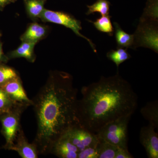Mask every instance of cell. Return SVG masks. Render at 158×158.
Wrapping results in <instances>:
<instances>
[{
    "instance_id": "6da1fadb",
    "label": "cell",
    "mask_w": 158,
    "mask_h": 158,
    "mask_svg": "<svg viewBox=\"0 0 158 158\" xmlns=\"http://www.w3.org/2000/svg\"><path fill=\"white\" fill-rule=\"evenodd\" d=\"M77 94L72 76L53 71L32 100L37 123L33 143L39 154L50 153L55 142L69 130L79 125Z\"/></svg>"
},
{
    "instance_id": "7a4b0ae2",
    "label": "cell",
    "mask_w": 158,
    "mask_h": 158,
    "mask_svg": "<svg viewBox=\"0 0 158 158\" xmlns=\"http://www.w3.org/2000/svg\"><path fill=\"white\" fill-rule=\"evenodd\" d=\"M81 92L77 110L79 125L95 134L109 123L132 115L138 106L137 94L118 73L102 76L98 81L83 87Z\"/></svg>"
},
{
    "instance_id": "3957f363",
    "label": "cell",
    "mask_w": 158,
    "mask_h": 158,
    "mask_svg": "<svg viewBox=\"0 0 158 158\" xmlns=\"http://www.w3.org/2000/svg\"><path fill=\"white\" fill-rule=\"evenodd\" d=\"M133 48L139 47L148 48L158 53L157 5L148 6L140 19L135 33Z\"/></svg>"
},
{
    "instance_id": "277c9868",
    "label": "cell",
    "mask_w": 158,
    "mask_h": 158,
    "mask_svg": "<svg viewBox=\"0 0 158 158\" xmlns=\"http://www.w3.org/2000/svg\"><path fill=\"white\" fill-rule=\"evenodd\" d=\"M131 116H122L106 124L96 133L98 138L117 147L128 148V126Z\"/></svg>"
},
{
    "instance_id": "5b68a950",
    "label": "cell",
    "mask_w": 158,
    "mask_h": 158,
    "mask_svg": "<svg viewBox=\"0 0 158 158\" xmlns=\"http://www.w3.org/2000/svg\"><path fill=\"white\" fill-rule=\"evenodd\" d=\"M39 19L44 22H49L61 25L71 29L77 36L86 40L94 52H97L96 47L90 39L80 33L81 31V23L71 15L63 11H54L44 9Z\"/></svg>"
},
{
    "instance_id": "8992f818",
    "label": "cell",
    "mask_w": 158,
    "mask_h": 158,
    "mask_svg": "<svg viewBox=\"0 0 158 158\" xmlns=\"http://www.w3.org/2000/svg\"><path fill=\"white\" fill-rule=\"evenodd\" d=\"M27 107L20 106L0 116L2 124V133L6 139V144L0 148L8 149L14 144L18 131L19 130L20 119L23 111Z\"/></svg>"
},
{
    "instance_id": "52a82bcc",
    "label": "cell",
    "mask_w": 158,
    "mask_h": 158,
    "mask_svg": "<svg viewBox=\"0 0 158 158\" xmlns=\"http://www.w3.org/2000/svg\"><path fill=\"white\" fill-rule=\"evenodd\" d=\"M64 135L76 146L79 152L87 147L96 148L99 141L96 134L91 132L79 125L72 127Z\"/></svg>"
},
{
    "instance_id": "ba28073f",
    "label": "cell",
    "mask_w": 158,
    "mask_h": 158,
    "mask_svg": "<svg viewBox=\"0 0 158 158\" xmlns=\"http://www.w3.org/2000/svg\"><path fill=\"white\" fill-rule=\"evenodd\" d=\"M0 87L13 101L27 107L32 106L33 102L28 97L19 76L10 80Z\"/></svg>"
},
{
    "instance_id": "9c48e42d",
    "label": "cell",
    "mask_w": 158,
    "mask_h": 158,
    "mask_svg": "<svg viewBox=\"0 0 158 158\" xmlns=\"http://www.w3.org/2000/svg\"><path fill=\"white\" fill-rule=\"evenodd\" d=\"M156 128L148 123L141 128L140 141L149 158H158V135Z\"/></svg>"
},
{
    "instance_id": "30bf717a",
    "label": "cell",
    "mask_w": 158,
    "mask_h": 158,
    "mask_svg": "<svg viewBox=\"0 0 158 158\" xmlns=\"http://www.w3.org/2000/svg\"><path fill=\"white\" fill-rule=\"evenodd\" d=\"M8 150L16 152L23 158H37L39 154L35 144L27 141L21 126L14 144Z\"/></svg>"
},
{
    "instance_id": "8fae6325",
    "label": "cell",
    "mask_w": 158,
    "mask_h": 158,
    "mask_svg": "<svg viewBox=\"0 0 158 158\" xmlns=\"http://www.w3.org/2000/svg\"><path fill=\"white\" fill-rule=\"evenodd\" d=\"M78 149L63 135L55 142L51 149L52 153L61 158H77Z\"/></svg>"
},
{
    "instance_id": "7c38bea8",
    "label": "cell",
    "mask_w": 158,
    "mask_h": 158,
    "mask_svg": "<svg viewBox=\"0 0 158 158\" xmlns=\"http://www.w3.org/2000/svg\"><path fill=\"white\" fill-rule=\"evenodd\" d=\"M49 31L48 27L34 22L29 25L25 32L21 35L22 42H34L37 44L47 36Z\"/></svg>"
},
{
    "instance_id": "4fadbf2b",
    "label": "cell",
    "mask_w": 158,
    "mask_h": 158,
    "mask_svg": "<svg viewBox=\"0 0 158 158\" xmlns=\"http://www.w3.org/2000/svg\"><path fill=\"white\" fill-rule=\"evenodd\" d=\"M36 43L23 41L20 45L14 50L11 51L6 56L9 60L18 58H24L29 62H34L36 59L34 53V47Z\"/></svg>"
},
{
    "instance_id": "5bb4252c",
    "label": "cell",
    "mask_w": 158,
    "mask_h": 158,
    "mask_svg": "<svg viewBox=\"0 0 158 158\" xmlns=\"http://www.w3.org/2000/svg\"><path fill=\"white\" fill-rule=\"evenodd\" d=\"M113 24L117 48H133L135 44L134 34H128L123 31L117 23L114 22Z\"/></svg>"
},
{
    "instance_id": "9a60e30c",
    "label": "cell",
    "mask_w": 158,
    "mask_h": 158,
    "mask_svg": "<svg viewBox=\"0 0 158 158\" xmlns=\"http://www.w3.org/2000/svg\"><path fill=\"white\" fill-rule=\"evenodd\" d=\"M141 113L150 124L158 128V102L157 100L148 102L141 108Z\"/></svg>"
},
{
    "instance_id": "2e32d148",
    "label": "cell",
    "mask_w": 158,
    "mask_h": 158,
    "mask_svg": "<svg viewBox=\"0 0 158 158\" xmlns=\"http://www.w3.org/2000/svg\"><path fill=\"white\" fill-rule=\"evenodd\" d=\"M26 11L29 17L36 22L44 10L47 0H23Z\"/></svg>"
},
{
    "instance_id": "e0dca14e",
    "label": "cell",
    "mask_w": 158,
    "mask_h": 158,
    "mask_svg": "<svg viewBox=\"0 0 158 158\" xmlns=\"http://www.w3.org/2000/svg\"><path fill=\"white\" fill-rule=\"evenodd\" d=\"M112 18L109 15H102L95 21L88 20L89 22L92 23L97 30L102 33L107 34L109 36H113L114 33V28L111 22Z\"/></svg>"
},
{
    "instance_id": "ac0fdd59",
    "label": "cell",
    "mask_w": 158,
    "mask_h": 158,
    "mask_svg": "<svg viewBox=\"0 0 158 158\" xmlns=\"http://www.w3.org/2000/svg\"><path fill=\"white\" fill-rule=\"evenodd\" d=\"M96 146L98 158H115L118 147L99 139Z\"/></svg>"
},
{
    "instance_id": "d6986e66",
    "label": "cell",
    "mask_w": 158,
    "mask_h": 158,
    "mask_svg": "<svg viewBox=\"0 0 158 158\" xmlns=\"http://www.w3.org/2000/svg\"><path fill=\"white\" fill-rule=\"evenodd\" d=\"M127 49L117 48L116 50H111L107 53L108 59L115 63L117 69L123 62L131 59V55L127 51Z\"/></svg>"
},
{
    "instance_id": "ffe728a7",
    "label": "cell",
    "mask_w": 158,
    "mask_h": 158,
    "mask_svg": "<svg viewBox=\"0 0 158 158\" xmlns=\"http://www.w3.org/2000/svg\"><path fill=\"white\" fill-rule=\"evenodd\" d=\"M110 3L107 0H97L94 4L88 6V10L86 14L90 15L91 14L98 12L102 15H109Z\"/></svg>"
},
{
    "instance_id": "44dd1931",
    "label": "cell",
    "mask_w": 158,
    "mask_h": 158,
    "mask_svg": "<svg viewBox=\"0 0 158 158\" xmlns=\"http://www.w3.org/2000/svg\"><path fill=\"white\" fill-rule=\"evenodd\" d=\"M20 106L24 105L20 104L13 101L0 87V112L2 113H6Z\"/></svg>"
},
{
    "instance_id": "7402d4cb",
    "label": "cell",
    "mask_w": 158,
    "mask_h": 158,
    "mask_svg": "<svg viewBox=\"0 0 158 158\" xmlns=\"http://www.w3.org/2000/svg\"><path fill=\"white\" fill-rule=\"evenodd\" d=\"M18 76L14 69L6 65V63H0V87Z\"/></svg>"
},
{
    "instance_id": "603a6c76",
    "label": "cell",
    "mask_w": 158,
    "mask_h": 158,
    "mask_svg": "<svg viewBox=\"0 0 158 158\" xmlns=\"http://www.w3.org/2000/svg\"><path fill=\"white\" fill-rule=\"evenodd\" d=\"M77 158H98L96 148H86L78 153Z\"/></svg>"
},
{
    "instance_id": "cb8c5ba5",
    "label": "cell",
    "mask_w": 158,
    "mask_h": 158,
    "mask_svg": "<svg viewBox=\"0 0 158 158\" xmlns=\"http://www.w3.org/2000/svg\"><path fill=\"white\" fill-rule=\"evenodd\" d=\"M133 156L129 152L128 148L118 147L115 158H132Z\"/></svg>"
},
{
    "instance_id": "d4e9b609",
    "label": "cell",
    "mask_w": 158,
    "mask_h": 158,
    "mask_svg": "<svg viewBox=\"0 0 158 158\" xmlns=\"http://www.w3.org/2000/svg\"><path fill=\"white\" fill-rule=\"evenodd\" d=\"M2 34L0 32V63H6L9 59L6 55H5L3 51V43L1 40V37H2Z\"/></svg>"
},
{
    "instance_id": "484cf974",
    "label": "cell",
    "mask_w": 158,
    "mask_h": 158,
    "mask_svg": "<svg viewBox=\"0 0 158 158\" xmlns=\"http://www.w3.org/2000/svg\"><path fill=\"white\" fill-rule=\"evenodd\" d=\"M17 0H0V11H3L7 5L16 2Z\"/></svg>"
},
{
    "instance_id": "4316f807",
    "label": "cell",
    "mask_w": 158,
    "mask_h": 158,
    "mask_svg": "<svg viewBox=\"0 0 158 158\" xmlns=\"http://www.w3.org/2000/svg\"><path fill=\"white\" fill-rule=\"evenodd\" d=\"M2 112H0V116H1V115H2Z\"/></svg>"
}]
</instances>
